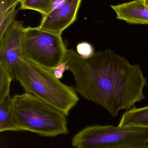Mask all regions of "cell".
Returning a JSON list of instances; mask_svg holds the SVG:
<instances>
[{
    "label": "cell",
    "instance_id": "10",
    "mask_svg": "<svg viewBox=\"0 0 148 148\" xmlns=\"http://www.w3.org/2000/svg\"><path fill=\"white\" fill-rule=\"evenodd\" d=\"M14 100L10 95L0 101V132L20 131L14 121Z\"/></svg>",
    "mask_w": 148,
    "mask_h": 148
},
{
    "label": "cell",
    "instance_id": "15",
    "mask_svg": "<svg viewBox=\"0 0 148 148\" xmlns=\"http://www.w3.org/2000/svg\"><path fill=\"white\" fill-rule=\"evenodd\" d=\"M132 148H148V144L145 146H142V147H137Z\"/></svg>",
    "mask_w": 148,
    "mask_h": 148
},
{
    "label": "cell",
    "instance_id": "11",
    "mask_svg": "<svg viewBox=\"0 0 148 148\" xmlns=\"http://www.w3.org/2000/svg\"><path fill=\"white\" fill-rule=\"evenodd\" d=\"M21 0H0V37L9 26L15 21L17 4Z\"/></svg>",
    "mask_w": 148,
    "mask_h": 148
},
{
    "label": "cell",
    "instance_id": "14",
    "mask_svg": "<svg viewBox=\"0 0 148 148\" xmlns=\"http://www.w3.org/2000/svg\"><path fill=\"white\" fill-rule=\"evenodd\" d=\"M77 53L84 59H88L95 53L94 47L90 43L83 42L78 43L76 46Z\"/></svg>",
    "mask_w": 148,
    "mask_h": 148
},
{
    "label": "cell",
    "instance_id": "12",
    "mask_svg": "<svg viewBox=\"0 0 148 148\" xmlns=\"http://www.w3.org/2000/svg\"><path fill=\"white\" fill-rule=\"evenodd\" d=\"M55 2V0H21L20 8L34 10L46 15L54 8Z\"/></svg>",
    "mask_w": 148,
    "mask_h": 148
},
{
    "label": "cell",
    "instance_id": "5",
    "mask_svg": "<svg viewBox=\"0 0 148 148\" xmlns=\"http://www.w3.org/2000/svg\"><path fill=\"white\" fill-rule=\"evenodd\" d=\"M67 50L61 34L38 27L24 29L23 40L24 61L54 72L64 64Z\"/></svg>",
    "mask_w": 148,
    "mask_h": 148
},
{
    "label": "cell",
    "instance_id": "1",
    "mask_svg": "<svg viewBox=\"0 0 148 148\" xmlns=\"http://www.w3.org/2000/svg\"><path fill=\"white\" fill-rule=\"evenodd\" d=\"M64 65L73 75L76 91L113 117L134 108L146 97L144 89L147 83L140 65L130 64L113 50L99 51L84 59L67 49Z\"/></svg>",
    "mask_w": 148,
    "mask_h": 148
},
{
    "label": "cell",
    "instance_id": "8",
    "mask_svg": "<svg viewBox=\"0 0 148 148\" xmlns=\"http://www.w3.org/2000/svg\"><path fill=\"white\" fill-rule=\"evenodd\" d=\"M111 7L119 20L131 24L148 25V6L143 0H135Z\"/></svg>",
    "mask_w": 148,
    "mask_h": 148
},
{
    "label": "cell",
    "instance_id": "2",
    "mask_svg": "<svg viewBox=\"0 0 148 148\" xmlns=\"http://www.w3.org/2000/svg\"><path fill=\"white\" fill-rule=\"evenodd\" d=\"M14 121L19 130L44 136L67 134V115L30 93L15 95Z\"/></svg>",
    "mask_w": 148,
    "mask_h": 148
},
{
    "label": "cell",
    "instance_id": "3",
    "mask_svg": "<svg viewBox=\"0 0 148 148\" xmlns=\"http://www.w3.org/2000/svg\"><path fill=\"white\" fill-rule=\"evenodd\" d=\"M16 81L25 92L47 102L67 116L79 101L75 89L61 82L54 72L26 61L22 62Z\"/></svg>",
    "mask_w": 148,
    "mask_h": 148
},
{
    "label": "cell",
    "instance_id": "4",
    "mask_svg": "<svg viewBox=\"0 0 148 148\" xmlns=\"http://www.w3.org/2000/svg\"><path fill=\"white\" fill-rule=\"evenodd\" d=\"M76 148H132L148 144V128L111 125L87 127L74 136Z\"/></svg>",
    "mask_w": 148,
    "mask_h": 148
},
{
    "label": "cell",
    "instance_id": "13",
    "mask_svg": "<svg viewBox=\"0 0 148 148\" xmlns=\"http://www.w3.org/2000/svg\"><path fill=\"white\" fill-rule=\"evenodd\" d=\"M13 80L8 67L3 63H0V101L9 95L10 84Z\"/></svg>",
    "mask_w": 148,
    "mask_h": 148
},
{
    "label": "cell",
    "instance_id": "17",
    "mask_svg": "<svg viewBox=\"0 0 148 148\" xmlns=\"http://www.w3.org/2000/svg\"><path fill=\"white\" fill-rule=\"evenodd\" d=\"M56 1H58V0H55Z\"/></svg>",
    "mask_w": 148,
    "mask_h": 148
},
{
    "label": "cell",
    "instance_id": "9",
    "mask_svg": "<svg viewBox=\"0 0 148 148\" xmlns=\"http://www.w3.org/2000/svg\"><path fill=\"white\" fill-rule=\"evenodd\" d=\"M118 126L148 128V106L141 108L134 107L126 111Z\"/></svg>",
    "mask_w": 148,
    "mask_h": 148
},
{
    "label": "cell",
    "instance_id": "6",
    "mask_svg": "<svg viewBox=\"0 0 148 148\" xmlns=\"http://www.w3.org/2000/svg\"><path fill=\"white\" fill-rule=\"evenodd\" d=\"M24 29L21 21H13L0 37V63L9 69L13 80H16L18 70L24 60L23 40Z\"/></svg>",
    "mask_w": 148,
    "mask_h": 148
},
{
    "label": "cell",
    "instance_id": "7",
    "mask_svg": "<svg viewBox=\"0 0 148 148\" xmlns=\"http://www.w3.org/2000/svg\"><path fill=\"white\" fill-rule=\"evenodd\" d=\"M82 0H63L61 5L42 16L38 27L48 32L62 34L76 19Z\"/></svg>",
    "mask_w": 148,
    "mask_h": 148
},
{
    "label": "cell",
    "instance_id": "16",
    "mask_svg": "<svg viewBox=\"0 0 148 148\" xmlns=\"http://www.w3.org/2000/svg\"><path fill=\"white\" fill-rule=\"evenodd\" d=\"M144 2V3L147 6H148V0H143Z\"/></svg>",
    "mask_w": 148,
    "mask_h": 148
}]
</instances>
